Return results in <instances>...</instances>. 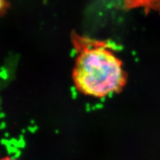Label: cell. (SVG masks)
Returning a JSON list of instances; mask_svg holds the SVG:
<instances>
[{
	"label": "cell",
	"mask_w": 160,
	"mask_h": 160,
	"mask_svg": "<svg viewBox=\"0 0 160 160\" xmlns=\"http://www.w3.org/2000/svg\"><path fill=\"white\" fill-rule=\"evenodd\" d=\"M79 53L73 71V80L84 95L103 97L121 91L127 75L122 61L102 42L91 41L73 33Z\"/></svg>",
	"instance_id": "6da1fadb"
},
{
	"label": "cell",
	"mask_w": 160,
	"mask_h": 160,
	"mask_svg": "<svg viewBox=\"0 0 160 160\" xmlns=\"http://www.w3.org/2000/svg\"><path fill=\"white\" fill-rule=\"evenodd\" d=\"M124 9H139L145 13L160 12V0H122Z\"/></svg>",
	"instance_id": "7a4b0ae2"
},
{
	"label": "cell",
	"mask_w": 160,
	"mask_h": 160,
	"mask_svg": "<svg viewBox=\"0 0 160 160\" xmlns=\"http://www.w3.org/2000/svg\"><path fill=\"white\" fill-rule=\"evenodd\" d=\"M0 160H17V159H14V158H13V157H9V156H7V157H4L1 158Z\"/></svg>",
	"instance_id": "277c9868"
},
{
	"label": "cell",
	"mask_w": 160,
	"mask_h": 160,
	"mask_svg": "<svg viewBox=\"0 0 160 160\" xmlns=\"http://www.w3.org/2000/svg\"><path fill=\"white\" fill-rule=\"evenodd\" d=\"M9 7V3L7 0H0V17L5 13Z\"/></svg>",
	"instance_id": "3957f363"
}]
</instances>
